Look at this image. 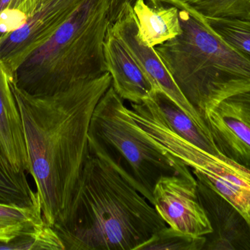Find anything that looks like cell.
<instances>
[{"label":"cell","instance_id":"cell-1","mask_svg":"<svg viewBox=\"0 0 250 250\" xmlns=\"http://www.w3.org/2000/svg\"><path fill=\"white\" fill-rule=\"evenodd\" d=\"M109 72L54 95L34 96L10 81L42 218L53 227L68 207L89 152L91 120L111 85Z\"/></svg>","mask_w":250,"mask_h":250},{"label":"cell","instance_id":"cell-2","mask_svg":"<svg viewBox=\"0 0 250 250\" xmlns=\"http://www.w3.org/2000/svg\"><path fill=\"white\" fill-rule=\"evenodd\" d=\"M166 226L145 197L89 152L68 207L52 227L64 250H137Z\"/></svg>","mask_w":250,"mask_h":250},{"label":"cell","instance_id":"cell-3","mask_svg":"<svg viewBox=\"0 0 250 250\" xmlns=\"http://www.w3.org/2000/svg\"><path fill=\"white\" fill-rule=\"evenodd\" d=\"M151 7L179 9L182 33L154 47L172 79L204 119L232 95L250 91V59L214 33L181 0H146Z\"/></svg>","mask_w":250,"mask_h":250},{"label":"cell","instance_id":"cell-4","mask_svg":"<svg viewBox=\"0 0 250 250\" xmlns=\"http://www.w3.org/2000/svg\"><path fill=\"white\" fill-rule=\"evenodd\" d=\"M111 0H83L71 16L34 50L10 81L34 96L54 95L108 72L104 41Z\"/></svg>","mask_w":250,"mask_h":250},{"label":"cell","instance_id":"cell-5","mask_svg":"<svg viewBox=\"0 0 250 250\" xmlns=\"http://www.w3.org/2000/svg\"><path fill=\"white\" fill-rule=\"evenodd\" d=\"M89 148L111 164L151 205L157 182L163 176L179 173L185 165L141 132L111 85L92 115Z\"/></svg>","mask_w":250,"mask_h":250},{"label":"cell","instance_id":"cell-6","mask_svg":"<svg viewBox=\"0 0 250 250\" xmlns=\"http://www.w3.org/2000/svg\"><path fill=\"white\" fill-rule=\"evenodd\" d=\"M128 113L141 132L166 154L201 173L250 222V171L223 156L200 149L175 133L163 118L152 97L131 104Z\"/></svg>","mask_w":250,"mask_h":250},{"label":"cell","instance_id":"cell-7","mask_svg":"<svg viewBox=\"0 0 250 250\" xmlns=\"http://www.w3.org/2000/svg\"><path fill=\"white\" fill-rule=\"evenodd\" d=\"M198 183L185 164L179 173L163 176L153 192L152 205L166 225L195 236L212 231L211 225L198 201Z\"/></svg>","mask_w":250,"mask_h":250},{"label":"cell","instance_id":"cell-8","mask_svg":"<svg viewBox=\"0 0 250 250\" xmlns=\"http://www.w3.org/2000/svg\"><path fill=\"white\" fill-rule=\"evenodd\" d=\"M111 28L155 88L167 95L211 138L204 119L181 92L154 48L144 44L139 38L138 22L132 5L126 6L115 22L111 23Z\"/></svg>","mask_w":250,"mask_h":250},{"label":"cell","instance_id":"cell-9","mask_svg":"<svg viewBox=\"0 0 250 250\" xmlns=\"http://www.w3.org/2000/svg\"><path fill=\"white\" fill-rule=\"evenodd\" d=\"M82 1L43 0L23 26L0 41V60L10 79L21 63L51 37Z\"/></svg>","mask_w":250,"mask_h":250},{"label":"cell","instance_id":"cell-10","mask_svg":"<svg viewBox=\"0 0 250 250\" xmlns=\"http://www.w3.org/2000/svg\"><path fill=\"white\" fill-rule=\"evenodd\" d=\"M204 120L219 152L250 171V91L223 100Z\"/></svg>","mask_w":250,"mask_h":250},{"label":"cell","instance_id":"cell-11","mask_svg":"<svg viewBox=\"0 0 250 250\" xmlns=\"http://www.w3.org/2000/svg\"><path fill=\"white\" fill-rule=\"evenodd\" d=\"M198 183V201L212 231L205 236L203 250H250V222L201 173L192 171Z\"/></svg>","mask_w":250,"mask_h":250},{"label":"cell","instance_id":"cell-12","mask_svg":"<svg viewBox=\"0 0 250 250\" xmlns=\"http://www.w3.org/2000/svg\"><path fill=\"white\" fill-rule=\"evenodd\" d=\"M104 50L107 70L112 79L111 86L124 101L141 104L159 91L114 35L111 26L105 35Z\"/></svg>","mask_w":250,"mask_h":250},{"label":"cell","instance_id":"cell-13","mask_svg":"<svg viewBox=\"0 0 250 250\" xmlns=\"http://www.w3.org/2000/svg\"><path fill=\"white\" fill-rule=\"evenodd\" d=\"M0 148L17 171L29 173L23 123L10 86V78L0 60Z\"/></svg>","mask_w":250,"mask_h":250},{"label":"cell","instance_id":"cell-14","mask_svg":"<svg viewBox=\"0 0 250 250\" xmlns=\"http://www.w3.org/2000/svg\"><path fill=\"white\" fill-rule=\"evenodd\" d=\"M141 41L151 48L164 44L182 33L179 9L174 6L151 7L146 0L132 5Z\"/></svg>","mask_w":250,"mask_h":250},{"label":"cell","instance_id":"cell-15","mask_svg":"<svg viewBox=\"0 0 250 250\" xmlns=\"http://www.w3.org/2000/svg\"><path fill=\"white\" fill-rule=\"evenodd\" d=\"M169 127L183 139L200 149L212 154H220L211 138L161 91L151 95Z\"/></svg>","mask_w":250,"mask_h":250},{"label":"cell","instance_id":"cell-16","mask_svg":"<svg viewBox=\"0 0 250 250\" xmlns=\"http://www.w3.org/2000/svg\"><path fill=\"white\" fill-rule=\"evenodd\" d=\"M0 204L41 207L38 193L30 187L26 174L17 171L0 148Z\"/></svg>","mask_w":250,"mask_h":250},{"label":"cell","instance_id":"cell-17","mask_svg":"<svg viewBox=\"0 0 250 250\" xmlns=\"http://www.w3.org/2000/svg\"><path fill=\"white\" fill-rule=\"evenodd\" d=\"M45 223L41 207L29 208L0 204V244L7 243Z\"/></svg>","mask_w":250,"mask_h":250},{"label":"cell","instance_id":"cell-18","mask_svg":"<svg viewBox=\"0 0 250 250\" xmlns=\"http://www.w3.org/2000/svg\"><path fill=\"white\" fill-rule=\"evenodd\" d=\"M204 19L211 30L229 46L250 59V18Z\"/></svg>","mask_w":250,"mask_h":250},{"label":"cell","instance_id":"cell-19","mask_svg":"<svg viewBox=\"0 0 250 250\" xmlns=\"http://www.w3.org/2000/svg\"><path fill=\"white\" fill-rule=\"evenodd\" d=\"M204 19H250V0H181Z\"/></svg>","mask_w":250,"mask_h":250},{"label":"cell","instance_id":"cell-20","mask_svg":"<svg viewBox=\"0 0 250 250\" xmlns=\"http://www.w3.org/2000/svg\"><path fill=\"white\" fill-rule=\"evenodd\" d=\"M205 243V236H192L166 226L137 250H203Z\"/></svg>","mask_w":250,"mask_h":250},{"label":"cell","instance_id":"cell-21","mask_svg":"<svg viewBox=\"0 0 250 250\" xmlns=\"http://www.w3.org/2000/svg\"><path fill=\"white\" fill-rule=\"evenodd\" d=\"M0 250H64V245L52 227L46 223L5 244Z\"/></svg>","mask_w":250,"mask_h":250},{"label":"cell","instance_id":"cell-22","mask_svg":"<svg viewBox=\"0 0 250 250\" xmlns=\"http://www.w3.org/2000/svg\"><path fill=\"white\" fill-rule=\"evenodd\" d=\"M43 0H25L17 7L0 16V41L13 31L23 26L34 14Z\"/></svg>","mask_w":250,"mask_h":250},{"label":"cell","instance_id":"cell-23","mask_svg":"<svg viewBox=\"0 0 250 250\" xmlns=\"http://www.w3.org/2000/svg\"><path fill=\"white\" fill-rule=\"evenodd\" d=\"M137 0H111L110 1V18L114 21L121 14L127 4L133 5Z\"/></svg>","mask_w":250,"mask_h":250},{"label":"cell","instance_id":"cell-24","mask_svg":"<svg viewBox=\"0 0 250 250\" xmlns=\"http://www.w3.org/2000/svg\"><path fill=\"white\" fill-rule=\"evenodd\" d=\"M25 0H0V16L5 12L17 7Z\"/></svg>","mask_w":250,"mask_h":250}]
</instances>
